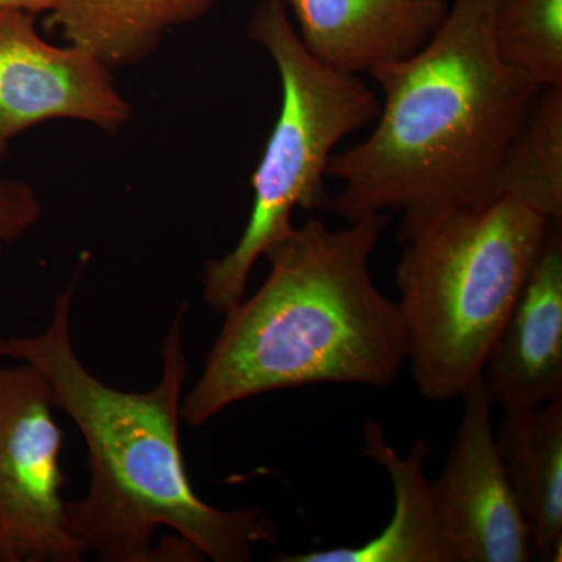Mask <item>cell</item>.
Segmentation results:
<instances>
[{
	"instance_id": "obj_12",
	"label": "cell",
	"mask_w": 562,
	"mask_h": 562,
	"mask_svg": "<svg viewBox=\"0 0 562 562\" xmlns=\"http://www.w3.org/2000/svg\"><path fill=\"white\" fill-rule=\"evenodd\" d=\"M494 428L503 469L531 528L532 557L562 554V398L502 409Z\"/></svg>"
},
{
	"instance_id": "obj_11",
	"label": "cell",
	"mask_w": 562,
	"mask_h": 562,
	"mask_svg": "<svg viewBox=\"0 0 562 562\" xmlns=\"http://www.w3.org/2000/svg\"><path fill=\"white\" fill-rule=\"evenodd\" d=\"M361 452L390 475L394 491V514L390 524L371 541L357 547L312 550L306 553H281L279 562H454L443 536L425 462L430 446L424 438L413 443L402 457L386 441L382 422L362 424Z\"/></svg>"
},
{
	"instance_id": "obj_5",
	"label": "cell",
	"mask_w": 562,
	"mask_h": 562,
	"mask_svg": "<svg viewBox=\"0 0 562 562\" xmlns=\"http://www.w3.org/2000/svg\"><path fill=\"white\" fill-rule=\"evenodd\" d=\"M247 32L276 63L281 109L251 177L254 202L241 238L203 271V299L221 314L243 301L255 265L294 228L295 210L327 209L333 150L373 124L382 105L358 74L328 68L306 50L283 3L261 0Z\"/></svg>"
},
{
	"instance_id": "obj_9",
	"label": "cell",
	"mask_w": 562,
	"mask_h": 562,
	"mask_svg": "<svg viewBox=\"0 0 562 562\" xmlns=\"http://www.w3.org/2000/svg\"><path fill=\"white\" fill-rule=\"evenodd\" d=\"M502 409L536 408L562 398V235L546 244L483 372Z\"/></svg>"
},
{
	"instance_id": "obj_3",
	"label": "cell",
	"mask_w": 562,
	"mask_h": 562,
	"mask_svg": "<svg viewBox=\"0 0 562 562\" xmlns=\"http://www.w3.org/2000/svg\"><path fill=\"white\" fill-rule=\"evenodd\" d=\"M294 227L265 255L260 290L224 314L181 420L202 427L236 403L310 384L387 387L408 362L397 302L376 288L373 251L390 214Z\"/></svg>"
},
{
	"instance_id": "obj_13",
	"label": "cell",
	"mask_w": 562,
	"mask_h": 562,
	"mask_svg": "<svg viewBox=\"0 0 562 562\" xmlns=\"http://www.w3.org/2000/svg\"><path fill=\"white\" fill-rule=\"evenodd\" d=\"M217 0H57L47 24L110 69L149 57L169 29L209 13Z\"/></svg>"
},
{
	"instance_id": "obj_16",
	"label": "cell",
	"mask_w": 562,
	"mask_h": 562,
	"mask_svg": "<svg viewBox=\"0 0 562 562\" xmlns=\"http://www.w3.org/2000/svg\"><path fill=\"white\" fill-rule=\"evenodd\" d=\"M43 216V205L31 184L0 179V257L11 244L20 241Z\"/></svg>"
},
{
	"instance_id": "obj_18",
	"label": "cell",
	"mask_w": 562,
	"mask_h": 562,
	"mask_svg": "<svg viewBox=\"0 0 562 562\" xmlns=\"http://www.w3.org/2000/svg\"><path fill=\"white\" fill-rule=\"evenodd\" d=\"M277 2H281L283 5H286V0H277Z\"/></svg>"
},
{
	"instance_id": "obj_8",
	"label": "cell",
	"mask_w": 562,
	"mask_h": 562,
	"mask_svg": "<svg viewBox=\"0 0 562 562\" xmlns=\"http://www.w3.org/2000/svg\"><path fill=\"white\" fill-rule=\"evenodd\" d=\"M131 113L95 55L47 43L29 11L0 10V162L11 139L43 122L83 121L116 132Z\"/></svg>"
},
{
	"instance_id": "obj_15",
	"label": "cell",
	"mask_w": 562,
	"mask_h": 562,
	"mask_svg": "<svg viewBox=\"0 0 562 562\" xmlns=\"http://www.w3.org/2000/svg\"><path fill=\"white\" fill-rule=\"evenodd\" d=\"M495 40L539 87H561L562 0H495Z\"/></svg>"
},
{
	"instance_id": "obj_10",
	"label": "cell",
	"mask_w": 562,
	"mask_h": 562,
	"mask_svg": "<svg viewBox=\"0 0 562 562\" xmlns=\"http://www.w3.org/2000/svg\"><path fill=\"white\" fill-rule=\"evenodd\" d=\"M286 5L317 61L361 74L416 54L446 20L450 0H286Z\"/></svg>"
},
{
	"instance_id": "obj_7",
	"label": "cell",
	"mask_w": 562,
	"mask_h": 562,
	"mask_svg": "<svg viewBox=\"0 0 562 562\" xmlns=\"http://www.w3.org/2000/svg\"><path fill=\"white\" fill-rule=\"evenodd\" d=\"M457 435L431 494L454 562H527L531 528L503 469L494 436V398L484 376L461 395Z\"/></svg>"
},
{
	"instance_id": "obj_14",
	"label": "cell",
	"mask_w": 562,
	"mask_h": 562,
	"mask_svg": "<svg viewBox=\"0 0 562 562\" xmlns=\"http://www.w3.org/2000/svg\"><path fill=\"white\" fill-rule=\"evenodd\" d=\"M498 194L561 224L562 85L539 91L503 158Z\"/></svg>"
},
{
	"instance_id": "obj_2",
	"label": "cell",
	"mask_w": 562,
	"mask_h": 562,
	"mask_svg": "<svg viewBox=\"0 0 562 562\" xmlns=\"http://www.w3.org/2000/svg\"><path fill=\"white\" fill-rule=\"evenodd\" d=\"M369 74L383 103L371 135L333 154L327 177L342 188L327 210L347 222L398 211L403 231L501 198L503 158L542 87L502 57L495 0H450L416 54Z\"/></svg>"
},
{
	"instance_id": "obj_6",
	"label": "cell",
	"mask_w": 562,
	"mask_h": 562,
	"mask_svg": "<svg viewBox=\"0 0 562 562\" xmlns=\"http://www.w3.org/2000/svg\"><path fill=\"white\" fill-rule=\"evenodd\" d=\"M44 373L0 364V562H80L66 525L63 430Z\"/></svg>"
},
{
	"instance_id": "obj_17",
	"label": "cell",
	"mask_w": 562,
	"mask_h": 562,
	"mask_svg": "<svg viewBox=\"0 0 562 562\" xmlns=\"http://www.w3.org/2000/svg\"><path fill=\"white\" fill-rule=\"evenodd\" d=\"M57 0H0V10H22L32 14L49 13Z\"/></svg>"
},
{
	"instance_id": "obj_1",
	"label": "cell",
	"mask_w": 562,
	"mask_h": 562,
	"mask_svg": "<svg viewBox=\"0 0 562 562\" xmlns=\"http://www.w3.org/2000/svg\"><path fill=\"white\" fill-rule=\"evenodd\" d=\"M76 286L74 280L58 295L46 330L0 338V358L29 362L43 372L55 406L83 436L90 486L83 497L66 502L72 538L102 562L172 561L165 546H154L160 528L176 531L214 562H247L254 546H277L279 528L262 509L211 506L188 475L180 442L188 306L177 310L165 336L158 383L146 392L121 391L88 371L74 349Z\"/></svg>"
},
{
	"instance_id": "obj_4",
	"label": "cell",
	"mask_w": 562,
	"mask_h": 562,
	"mask_svg": "<svg viewBox=\"0 0 562 562\" xmlns=\"http://www.w3.org/2000/svg\"><path fill=\"white\" fill-rule=\"evenodd\" d=\"M552 221L514 199L453 206L398 231L397 306L414 382L435 402L479 376L519 301Z\"/></svg>"
}]
</instances>
